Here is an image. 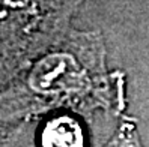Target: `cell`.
Instances as JSON below:
<instances>
[{
	"label": "cell",
	"mask_w": 149,
	"mask_h": 147,
	"mask_svg": "<svg viewBox=\"0 0 149 147\" xmlns=\"http://www.w3.org/2000/svg\"><path fill=\"white\" fill-rule=\"evenodd\" d=\"M81 81V65L72 53L57 51L44 56L29 74L30 89L38 93L74 90Z\"/></svg>",
	"instance_id": "6da1fadb"
},
{
	"label": "cell",
	"mask_w": 149,
	"mask_h": 147,
	"mask_svg": "<svg viewBox=\"0 0 149 147\" xmlns=\"http://www.w3.org/2000/svg\"><path fill=\"white\" fill-rule=\"evenodd\" d=\"M42 147H83V131L74 119L62 116L45 125L41 135Z\"/></svg>",
	"instance_id": "7a4b0ae2"
},
{
	"label": "cell",
	"mask_w": 149,
	"mask_h": 147,
	"mask_svg": "<svg viewBox=\"0 0 149 147\" xmlns=\"http://www.w3.org/2000/svg\"><path fill=\"white\" fill-rule=\"evenodd\" d=\"M33 0H0V29L11 26L32 8Z\"/></svg>",
	"instance_id": "3957f363"
}]
</instances>
